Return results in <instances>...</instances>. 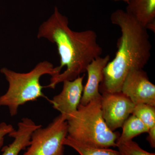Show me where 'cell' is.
Wrapping results in <instances>:
<instances>
[{
	"label": "cell",
	"mask_w": 155,
	"mask_h": 155,
	"mask_svg": "<svg viewBox=\"0 0 155 155\" xmlns=\"http://www.w3.org/2000/svg\"><path fill=\"white\" fill-rule=\"evenodd\" d=\"M148 136L147 140L149 142L150 145L152 148L155 147V127L149 129L147 132Z\"/></svg>",
	"instance_id": "cell-17"
},
{
	"label": "cell",
	"mask_w": 155,
	"mask_h": 155,
	"mask_svg": "<svg viewBox=\"0 0 155 155\" xmlns=\"http://www.w3.org/2000/svg\"><path fill=\"white\" fill-rule=\"evenodd\" d=\"M84 75L74 80L63 81V89L59 94L49 101L54 109L59 111L67 120L70 115L77 110L82 97Z\"/></svg>",
	"instance_id": "cell-8"
},
{
	"label": "cell",
	"mask_w": 155,
	"mask_h": 155,
	"mask_svg": "<svg viewBox=\"0 0 155 155\" xmlns=\"http://www.w3.org/2000/svg\"><path fill=\"white\" fill-rule=\"evenodd\" d=\"M1 72L5 76L9 87L6 93L0 96V107H8L12 116L17 115L19 106L38 98H47L42 91L45 87L40 82L42 75L48 74L54 77L60 74L56 67L47 61L40 62L27 73H19L6 68L1 69Z\"/></svg>",
	"instance_id": "cell-4"
},
{
	"label": "cell",
	"mask_w": 155,
	"mask_h": 155,
	"mask_svg": "<svg viewBox=\"0 0 155 155\" xmlns=\"http://www.w3.org/2000/svg\"><path fill=\"white\" fill-rule=\"evenodd\" d=\"M110 57H98L90 63L86 69L88 78L85 86L84 87L80 104L83 105L88 104L92 100L101 96L99 87L104 77V70Z\"/></svg>",
	"instance_id": "cell-9"
},
{
	"label": "cell",
	"mask_w": 155,
	"mask_h": 155,
	"mask_svg": "<svg viewBox=\"0 0 155 155\" xmlns=\"http://www.w3.org/2000/svg\"><path fill=\"white\" fill-rule=\"evenodd\" d=\"M15 130L12 125L3 122L0 124V148L4 144L5 137Z\"/></svg>",
	"instance_id": "cell-16"
},
{
	"label": "cell",
	"mask_w": 155,
	"mask_h": 155,
	"mask_svg": "<svg viewBox=\"0 0 155 155\" xmlns=\"http://www.w3.org/2000/svg\"><path fill=\"white\" fill-rule=\"evenodd\" d=\"M110 20L120 28L121 35L117 41L115 58L104 69L99 87L101 93L121 92L128 72L134 69H143L151 57L152 45L146 28L121 9L112 13Z\"/></svg>",
	"instance_id": "cell-2"
},
{
	"label": "cell",
	"mask_w": 155,
	"mask_h": 155,
	"mask_svg": "<svg viewBox=\"0 0 155 155\" xmlns=\"http://www.w3.org/2000/svg\"><path fill=\"white\" fill-rule=\"evenodd\" d=\"M37 37L47 39L55 44L61 59L60 66L56 67L61 73L51 78L46 87L51 88L54 89L58 84L65 81L74 80L86 72L89 64L103 52L95 31L72 30L69 27L68 18L57 7L52 15L39 27Z\"/></svg>",
	"instance_id": "cell-1"
},
{
	"label": "cell",
	"mask_w": 155,
	"mask_h": 155,
	"mask_svg": "<svg viewBox=\"0 0 155 155\" xmlns=\"http://www.w3.org/2000/svg\"><path fill=\"white\" fill-rule=\"evenodd\" d=\"M122 134L119 135L116 143L131 140L142 133H147L149 128L141 120L132 114L122 125Z\"/></svg>",
	"instance_id": "cell-12"
},
{
	"label": "cell",
	"mask_w": 155,
	"mask_h": 155,
	"mask_svg": "<svg viewBox=\"0 0 155 155\" xmlns=\"http://www.w3.org/2000/svg\"><path fill=\"white\" fill-rule=\"evenodd\" d=\"M101 109L105 122L113 131L122 127L133 113L135 105L122 92L102 93Z\"/></svg>",
	"instance_id": "cell-6"
},
{
	"label": "cell",
	"mask_w": 155,
	"mask_h": 155,
	"mask_svg": "<svg viewBox=\"0 0 155 155\" xmlns=\"http://www.w3.org/2000/svg\"><path fill=\"white\" fill-rule=\"evenodd\" d=\"M116 147L120 155H155L144 150L132 140L116 143Z\"/></svg>",
	"instance_id": "cell-15"
},
{
	"label": "cell",
	"mask_w": 155,
	"mask_h": 155,
	"mask_svg": "<svg viewBox=\"0 0 155 155\" xmlns=\"http://www.w3.org/2000/svg\"><path fill=\"white\" fill-rule=\"evenodd\" d=\"M64 145L75 150L80 155H120L118 151L109 148H100L88 146L76 141L67 135L64 140Z\"/></svg>",
	"instance_id": "cell-13"
},
{
	"label": "cell",
	"mask_w": 155,
	"mask_h": 155,
	"mask_svg": "<svg viewBox=\"0 0 155 155\" xmlns=\"http://www.w3.org/2000/svg\"><path fill=\"white\" fill-rule=\"evenodd\" d=\"M68 135V125L61 114L47 127L33 131L30 144L23 155H64V140Z\"/></svg>",
	"instance_id": "cell-5"
},
{
	"label": "cell",
	"mask_w": 155,
	"mask_h": 155,
	"mask_svg": "<svg viewBox=\"0 0 155 155\" xmlns=\"http://www.w3.org/2000/svg\"><path fill=\"white\" fill-rule=\"evenodd\" d=\"M126 12L146 28L155 23V0H129Z\"/></svg>",
	"instance_id": "cell-11"
},
{
	"label": "cell",
	"mask_w": 155,
	"mask_h": 155,
	"mask_svg": "<svg viewBox=\"0 0 155 155\" xmlns=\"http://www.w3.org/2000/svg\"><path fill=\"white\" fill-rule=\"evenodd\" d=\"M17 126V130H14L8 134L9 137L14 138V141L3 148L2 155H19L21 150L30 145L31 134L42 125H36L29 118H24Z\"/></svg>",
	"instance_id": "cell-10"
},
{
	"label": "cell",
	"mask_w": 155,
	"mask_h": 155,
	"mask_svg": "<svg viewBox=\"0 0 155 155\" xmlns=\"http://www.w3.org/2000/svg\"><path fill=\"white\" fill-rule=\"evenodd\" d=\"M101 97L83 105L67 119L68 135L88 146L109 148L116 147L119 134L108 127L102 114Z\"/></svg>",
	"instance_id": "cell-3"
},
{
	"label": "cell",
	"mask_w": 155,
	"mask_h": 155,
	"mask_svg": "<svg viewBox=\"0 0 155 155\" xmlns=\"http://www.w3.org/2000/svg\"><path fill=\"white\" fill-rule=\"evenodd\" d=\"M121 92L135 105L147 104L155 107V85L143 69L130 70L124 79Z\"/></svg>",
	"instance_id": "cell-7"
},
{
	"label": "cell",
	"mask_w": 155,
	"mask_h": 155,
	"mask_svg": "<svg viewBox=\"0 0 155 155\" xmlns=\"http://www.w3.org/2000/svg\"><path fill=\"white\" fill-rule=\"evenodd\" d=\"M132 114L140 119L149 129L155 127V107L147 104L136 105Z\"/></svg>",
	"instance_id": "cell-14"
}]
</instances>
